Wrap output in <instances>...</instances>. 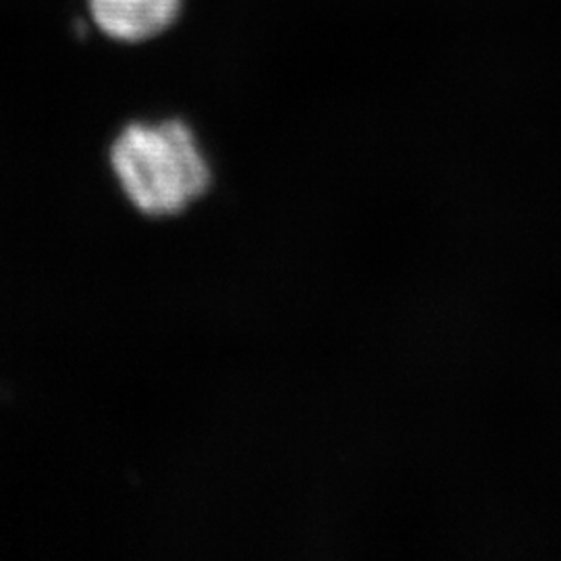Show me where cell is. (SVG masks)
I'll use <instances>...</instances> for the list:
<instances>
[{
    "instance_id": "obj_1",
    "label": "cell",
    "mask_w": 561,
    "mask_h": 561,
    "mask_svg": "<svg viewBox=\"0 0 561 561\" xmlns=\"http://www.w3.org/2000/svg\"><path fill=\"white\" fill-rule=\"evenodd\" d=\"M108 162L123 196L148 217H171L208 192L213 169L181 119L136 121L113 141Z\"/></svg>"
},
{
    "instance_id": "obj_2",
    "label": "cell",
    "mask_w": 561,
    "mask_h": 561,
    "mask_svg": "<svg viewBox=\"0 0 561 561\" xmlns=\"http://www.w3.org/2000/svg\"><path fill=\"white\" fill-rule=\"evenodd\" d=\"M102 34L123 44L154 41L180 20L183 0H85Z\"/></svg>"
}]
</instances>
